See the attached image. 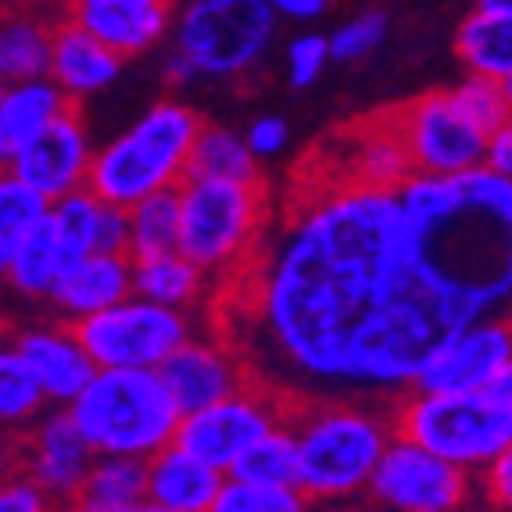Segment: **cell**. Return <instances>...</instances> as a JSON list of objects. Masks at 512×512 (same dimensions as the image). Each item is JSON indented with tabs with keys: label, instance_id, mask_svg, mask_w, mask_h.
Here are the masks:
<instances>
[{
	"label": "cell",
	"instance_id": "26",
	"mask_svg": "<svg viewBox=\"0 0 512 512\" xmlns=\"http://www.w3.org/2000/svg\"><path fill=\"white\" fill-rule=\"evenodd\" d=\"M61 269H65V255H61L58 233H54L51 219L43 215L33 230L26 233V240L15 248V255H11L8 269H4L0 280L8 283L18 298L47 301Z\"/></svg>",
	"mask_w": 512,
	"mask_h": 512
},
{
	"label": "cell",
	"instance_id": "25",
	"mask_svg": "<svg viewBox=\"0 0 512 512\" xmlns=\"http://www.w3.org/2000/svg\"><path fill=\"white\" fill-rule=\"evenodd\" d=\"M183 180H233V183H262L258 158L248 151L244 137L226 126L201 122L194 133V144L187 151Z\"/></svg>",
	"mask_w": 512,
	"mask_h": 512
},
{
	"label": "cell",
	"instance_id": "28",
	"mask_svg": "<svg viewBox=\"0 0 512 512\" xmlns=\"http://www.w3.org/2000/svg\"><path fill=\"white\" fill-rule=\"evenodd\" d=\"M51 65V26L29 15L0 18V79L22 83V79L47 76Z\"/></svg>",
	"mask_w": 512,
	"mask_h": 512
},
{
	"label": "cell",
	"instance_id": "9",
	"mask_svg": "<svg viewBox=\"0 0 512 512\" xmlns=\"http://www.w3.org/2000/svg\"><path fill=\"white\" fill-rule=\"evenodd\" d=\"M477 491V473L427 452L423 444L394 434L369 473L366 495L373 505L398 512H455Z\"/></svg>",
	"mask_w": 512,
	"mask_h": 512
},
{
	"label": "cell",
	"instance_id": "6",
	"mask_svg": "<svg viewBox=\"0 0 512 512\" xmlns=\"http://www.w3.org/2000/svg\"><path fill=\"white\" fill-rule=\"evenodd\" d=\"M265 226L262 183L180 180V237L176 251L205 273L233 269L248 258Z\"/></svg>",
	"mask_w": 512,
	"mask_h": 512
},
{
	"label": "cell",
	"instance_id": "39",
	"mask_svg": "<svg viewBox=\"0 0 512 512\" xmlns=\"http://www.w3.org/2000/svg\"><path fill=\"white\" fill-rule=\"evenodd\" d=\"M244 144H248V151L255 154L258 162L276 158V154H283L287 144H291V126L280 115H258L248 126V133H244Z\"/></svg>",
	"mask_w": 512,
	"mask_h": 512
},
{
	"label": "cell",
	"instance_id": "40",
	"mask_svg": "<svg viewBox=\"0 0 512 512\" xmlns=\"http://www.w3.org/2000/svg\"><path fill=\"white\" fill-rule=\"evenodd\" d=\"M94 251H108V255H129V215H126V208L101 201V208H97Z\"/></svg>",
	"mask_w": 512,
	"mask_h": 512
},
{
	"label": "cell",
	"instance_id": "41",
	"mask_svg": "<svg viewBox=\"0 0 512 512\" xmlns=\"http://www.w3.org/2000/svg\"><path fill=\"white\" fill-rule=\"evenodd\" d=\"M51 509V498L43 495L33 477L18 470L8 480H0V512H43Z\"/></svg>",
	"mask_w": 512,
	"mask_h": 512
},
{
	"label": "cell",
	"instance_id": "33",
	"mask_svg": "<svg viewBox=\"0 0 512 512\" xmlns=\"http://www.w3.org/2000/svg\"><path fill=\"white\" fill-rule=\"evenodd\" d=\"M97 208H101V197L90 187L69 190V194L54 197L51 205H47V219H51L54 233H58L65 265H69L72 258H83L94 251Z\"/></svg>",
	"mask_w": 512,
	"mask_h": 512
},
{
	"label": "cell",
	"instance_id": "32",
	"mask_svg": "<svg viewBox=\"0 0 512 512\" xmlns=\"http://www.w3.org/2000/svg\"><path fill=\"white\" fill-rule=\"evenodd\" d=\"M47 205H51L47 197L36 194L29 183H22L15 172L0 165V276L26 233L47 215Z\"/></svg>",
	"mask_w": 512,
	"mask_h": 512
},
{
	"label": "cell",
	"instance_id": "27",
	"mask_svg": "<svg viewBox=\"0 0 512 512\" xmlns=\"http://www.w3.org/2000/svg\"><path fill=\"white\" fill-rule=\"evenodd\" d=\"M455 51H459L462 65L477 76L512 83V15L473 11L459 26Z\"/></svg>",
	"mask_w": 512,
	"mask_h": 512
},
{
	"label": "cell",
	"instance_id": "14",
	"mask_svg": "<svg viewBox=\"0 0 512 512\" xmlns=\"http://www.w3.org/2000/svg\"><path fill=\"white\" fill-rule=\"evenodd\" d=\"M158 376L169 387L172 402L180 412L205 409V405L251 384L248 369H244V362H240V355L230 344L205 341V337H194V333L158 366Z\"/></svg>",
	"mask_w": 512,
	"mask_h": 512
},
{
	"label": "cell",
	"instance_id": "34",
	"mask_svg": "<svg viewBox=\"0 0 512 512\" xmlns=\"http://www.w3.org/2000/svg\"><path fill=\"white\" fill-rule=\"evenodd\" d=\"M305 505L308 498L301 495L298 487H273V484H251V480L222 477L212 512H298Z\"/></svg>",
	"mask_w": 512,
	"mask_h": 512
},
{
	"label": "cell",
	"instance_id": "42",
	"mask_svg": "<svg viewBox=\"0 0 512 512\" xmlns=\"http://www.w3.org/2000/svg\"><path fill=\"white\" fill-rule=\"evenodd\" d=\"M477 480L484 484V495L491 505H509L512 502V448L502 455H495V459L487 462V466H480L477 470Z\"/></svg>",
	"mask_w": 512,
	"mask_h": 512
},
{
	"label": "cell",
	"instance_id": "1",
	"mask_svg": "<svg viewBox=\"0 0 512 512\" xmlns=\"http://www.w3.org/2000/svg\"><path fill=\"white\" fill-rule=\"evenodd\" d=\"M462 215L430 233L394 187L337 172L287 215L226 337L251 384L287 405L405 394L419 369L473 319L509 301V222Z\"/></svg>",
	"mask_w": 512,
	"mask_h": 512
},
{
	"label": "cell",
	"instance_id": "4",
	"mask_svg": "<svg viewBox=\"0 0 512 512\" xmlns=\"http://www.w3.org/2000/svg\"><path fill=\"white\" fill-rule=\"evenodd\" d=\"M65 409L94 455L133 459L165 448L183 416L158 369H97Z\"/></svg>",
	"mask_w": 512,
	"mask_h": 512
},
{
	"label": "cell",
	"instance_id": "46",
	"mask_svg": "<svg viewBox=\"0 0 512 512\" xmlns=\"http://www.w3.org/2000/svg\"><path fill=\"white\" fill-rule=\"evenodd\" d=\"M165 79H169L172 86H190V83H197L194 69H190L187 61H183V58H180V54H176V51H172L169 65H165Z\"/></svg>",
	"mask_w": 512,
	"mask_h": 512
},
{
	"label": "cell",
	"instance_id": "35",
	"mask_svg": "<svg viewBox=\"0 0 512 512\" xmlns=\"http://www.w3.org/2000/svg\"><path fill=\"white\" fill-rule=\"evenodd\" d=\"M452 97L484 133L512 122V83H505V79L470 72L459 86H452Z\"/></svg>",
	"mask_w": 512,
	"mask_h": 512
},
{
	"label": "cell",
	"instance_id": "29",
	"mask_svg": "<svg viewBox=\"0 0 512 512\" xmlns=\"http://www.w3.org/2000/svg\"><path fill=\"white\" fill-rule=\"evenodd\" d=\"M129 215V258L176 251L180 237V183L140 197L126 208Z\"/></svg>",
	"mask_w": 512,
	"mask_h": 512
},
{
	"label": "cell",
	"instance_id": "22",
	"mask_svg": "<svg viewBox=\"0 0 512 512\" xmlns=\"http://www.w3.org/2000/svg\"><path fill=\"white\" fill-rule=\"evenodd\" d=\"M69 505L79 512H147V462L94 455Z\"/></svg>",
	"mask_w": 512,
	"mask_h": 512
},
{
	"label": "cell",
	"instance_id": "8",
	"mask_svg": "<svg viewBox=\"0 0 512 512\" xmlns=\"http://www.w3.org/2000/svg\"><path fill=\"white\" fill-rule=\"evenodd\" d=\"M69 326L97 369H158L194 333L183 308L154 305L137 294Z\"/></svg>",
	"mask_w": 512,
	"mask_h": 512
},
{
	"label": "cell",
	"instance_id": "24",
	"mask_svg": "<svg viewBox=\"0 0 512 512\" xmlns=\"http://www.w3.org/2000/svg\"><path fill=\"white\" fill-rule=\"evenodd\" d=\"M341 172L348 180L366 183V187H398L412 172L409 154L402 147V137L394 129L391 115L376 119L362 133H355V144L348 147Z\"/></svg>",
	"mask_w": 512,
	"mask_h": 512
},
{
	"label": "cell",
	"instance_id": "30",
	"mask_svg": "<svg viewBox=\"0 0 512 512\" xmlns=\"http://www.w3.org/2000/svg\"><path fill=\"white\" fill-rule=\"evenodd\" d=\"M226 477L251 480V484H273V487H298V444L287 416L269 427L248 452L230 466Z\"/></svg>",
	"mask_w": 512,
	"mask_h": 512
},
{
	"label": "cell",
	"instance_id": "16",
	"mask_svg": "<svg viewBox=\"0 0 512 512\" xmlns=\"http://www.w3.org/2000/svg\"><path fill=\"white\" fill-rule=\"evenodd\" d=\"M65 15L122 58H140L169 36L176 0H65Z\"/></svg>",
	"mask_w": 512,
	"mask_h": 512
},
{
	"label": "cell",
	"instance_id": "38",
	"mask_svg": "<svg viewBox=\"0 0 512 512\" xmlns=\"http://www.w3.org/2000/svg\"><path fill=\"white\" fill-rule=\"evenodd\" d=\"M326 65H330V43L323 33H301L287 43V83L294 90L316 86Z\"/></svg>",
	"mask_w": 512,
	"mask_h": 512
},
{
	"label": "cell",
	"instance_id": "10",
	"mask_svg": "<svg viewBox=\"0 0 512 512\" xmlns=\"http://www.w3.org/2000/svg\"><path fill=\"white\" fill-rule=\"evenodd\" d=\"M283 416H287V402L280 394L262 384H248L205 409L183 412L172 444H180L183 452H190L212 470L230 473L233 462Z\"/></svg>",
	"mask_w": 512,
	"mask_h": 512
},
{
	"label": "cell",
	"instance_id": "12",
	"mask_svg": "<svg viewBox=\"0 0 512 512\" xmlns=\"http://www.w3.org/2000/svg\"><path fill=\"white\" fill-rule=\"evenodd\" d=\"M505 369H512V326L505 316H484L419 369L412 391H480Z\"/></svg>",
	"mask_w": 512,
	"mask_h": 512
},
{
	"label": "cell",
	"instance_id": "21",
	"mask_svg": "<svg viewBox=\"0 0 512 512\" xmlns=\"http://www.w3.org/2000/svg\"><path fill=\"white\" fill-rule=\"evenodd\" d=\"M76 108L47 76L8 83L0 94V165H8L61 111Z\"/></svg>",
	"mask_w": 512,
	"mask_h": 512
},
{
	"label": "cell",
	"instance_id": "45",
	"mask_svg": "<svg viewBox=\"0 0 512 512\" xmlns=\"http://www.w3.org/2000/svg\"><path fill=\"white\" fill-rule=\"evenodd\" d=\"M22 466V444L11 437V430H0V480H8Z\"/></svg>",
	"mask_w": 512,
	"mask_h": 512
},
{
	"label": "cell",
	"instance_id": "18",
	"mask_svg": "<svg viewBox=\"0 0 512 512\" xmlns=\"http://www.w3.org/2000/svg\"><path fill=\"white\" fill-rule=\"evenodd\" d=\"M122 61H126L122 54L104 47L97 36L79 29L69 18L51 26V65H47V79L72 104L86 101V97L94 94H104L122 76Z\"/></svg>",
	"mask_w": 512,
	"mask_h": 512
},
{
	"label": "cell",
	"instance_id": "3",
	"mask_svg": "<svg viewBox=\"0 0 512 512\" xmlns=\"http://www.w3.org/2000/svg\"><path fill=\"white\" fill-rule=\"evenodd\" d=\"M391 430L477 473L512 448V369L480 391H409L391 412Z\"/></svg>",
	"mask_w": 512,
	"mask_h": 512
},
{
	"label": "cell",
	"instance_id": "37",
	"mask_svg": "<svg viewBox=\"0 0 512 512\" xmlns=\"http://www.w3.org/2000/svg\"><path fill=\"white\" fill-rule=\"evenodd\" d=\"M466 201L473 212L487 215V219L512 222V180L502 172L487 169V165H473V169L459 172Z\"/></svg>",
	"mask_w": 512,
	"mask_h": 512
},
{
	"label": "cell",
	"instance_id": "36",
	"mask_svg": "<svg viewBox=\"0 0 512 512\" xmlns=\"http://www.w3.org/2000/svg\"><path fill=\"white\" fill-rule=\"evenodd\" d=\"M387 29H391V22H387L384 11H362V15L348 18V22H341V26L326 36V43H330V61H337V65H355V61L369 58V54L387 40Z\"/></svg>",
	"mask_w": 512,
	"mask_h": 512
},
{
	"label": "cell",
	"instance_id": "43",
	"mask_svg": "<svg viewBox=\"0 0 512 512\" xmlns=\"http://www.w3.org/2000/svg\"><path fill=\"white\" fill-rule=\"evenodd\" d=\"M480 165L502 172V176H512V122H505V126H498V129L487 133Z\"/></svg>",
	"mask_w": 512,
	"mask_h": 512
},
{
	"label": "cell",
	"instance_id": "48",
	"mask_svg": "<svg viewBox=\"0 0 512 512\" xmlns=\"http://www.w3.org/2000/svg\"><path fill=\"white\" fill-rule=\"evenodd\" d=\"M0 341H8V333H4V323H0Z\"/></svg>",
	"mask_w": 512,
	"mask_h": 512
},
{
	"label": "cell",
	"instance_id": "17",
	"mask_svg": "<svg viewBox=\"0 0 512 512\" xmlns=\"http://www.w3.org/2000/svg\"><path fill=\"white\" fill-rule=\"evenodd\" d=\"M11 348L33 369L47 405H69L86 387V380L97 373L94 359L86 355V348L79 344V337L72 333L69 323L33 326V330L15 333Z\"/></svg>",
	"mask_w": 512,
	"mask_h": 512
},
{
	"label": "cell",
	"instance_id": "11",
	"mask_svg": "<svg viewBox=\"0 0 512 512\" xmlns=\"http://www.w3.org/2000/svg\"><path fill=\"white\" fill-rule=\"evenodd\" d=\"M412 172H462L480 165L487 133L462 111L452 90H434L391 111Z\"/></svg>",
	"mask_w": 512,
	"mask_h": 512
},
{
	"label": "cell",
	"instance_id": "7",
	"mask_svg": "<svg viewBox=\"0 0 512 512\" xmlns=\"http://www.w3.org/2000/svg\"><path fill=\"white\" fill-rule=\"evenodd\" d=\"M276 22L269 0H190L176 22V54L197 79L244 76L273 43Z\"/></svg>",
	"mask_w": 512,
	"mask_h": 512
},
{
	"label": "cell",
	"instance_id": "31",
	"mask_svg": "<svg viewBox=\"0 0 512 512\" xmlns=\"http://www.w3.org/2000/svg\"><path fill=\"white\" fill-rule=\"evenodd\" d=\"M43 409L47 398L33 369L8 341H0V430H29Z\"/></svg>",
	"mask_w": 512,
	"mask_h": 512
},
{
	"label": "cell",
	"instance_id": "23",
	"mask_svg": "<svg viewBox=\"0 0 512 512\" xmlns=\"http://www.w3.org/2000/svg\"><path fill=\"white\" fill-rule=\"evenodd\" d=\"M129 287L137 298H147L154 305L169 308H194L205 298L208 273L201 265H194L180 251H162V255H144L133 258L129 265Z\"/></svg>",
	"mask_w": 512,
	"mask_h": 512
},
{
	"label": "cell",
	"instance_id": "5",
	"mask_svg": "<svg viewBox=\"0 0 512 512\" xmlns=\"http://www.w3.org/2000/svg\"><path fill=\"white\" fill-rule=\"evenodd\" d=\"M190 104L158 101L126 133L97 147L86 172V187L108 205L129 208L154 190L176 187L187 169V151L201 126Z\"/></svg>",
	"mask_w": 512,
	"mask_h": 512
},
{
	"label": "cell",
	"instance_id": "2",
	"mask_svg": "<svg viewBox=\"0 0 512 512\" xmlns=\"http://www.w3.org/2000/svg\"><path fill=\"white\" fill-rule=\"evenodd\" d=\"M287 423L298 444V491L308 502H348L366 495L369 473L391 441V416L359 402L287 405Z\"/></svg>",
	"mask_w": 512,
	"mask_h": 512
},
{
	"label": "cell",
	"instance_id": "44",
	"mask_svg": "<svg viewBox=\"0 0 512 512\" xmlns=\"http://www.w3.org/2000/svg\"><path fill=\"white\" fill-rule=\"evenodd\" d=\"M269 8L287 22H316L330 11V0H269Z\"/></svg>",
	"mask_w": 512,
	"mask_h": 512
},
{
	"label": "cell",
	"instance_id": "20",
	"mask_svg": "<svg viewBox=\"0 0 512 512\" xmlns=\"http://www.w3.org/2000/svg\"><path fill=\"white\" fill-rule=\"evenodd\" d=\"M147 512H212L226 473L212 470L180 444L147 455Z\"/></svg>",
	"mask_w": 512,
	"mask_h": 512
},
{
	"label": "cell",
	"instance_id": "49",
	"mask_svg": "<svg viewBox=\"0 0 512 512\" xmlns=\"http://www.w3.org/2000/svg\"><path fill=\"white\" fill-rule=\"evenodd\" d=\"M4 86H8V83H4V79H0V94H4Z\"/></svg>",
	"mask_w": 512,
	"mask_h": 512
},
{
	"label": "cell",
	"instance_id": "15",
	"mask_svg": "<svg viewBox=\"0 0 512 512\" xmlns=\"http://www.w3.org/2000/svg\"><path fill=\"white\" fill-rule=\"evenodd\" d=\"M18 444H22V466L18 470L40 484L51 505H69L86 466L94 459L90 444L83 441V434L72 423L69 409L61 405L58 412H40V419L29 427L26 441Z\"/></svg>",
	"mask_w": 512,
	"mask_h": 512
},
{
	"label": "cell",
	"instance_id": "19",
	"mask_svg": "<svg viewBox=\"0 0 512 512\" xmlns=\"http://www.w3.org/2000/svg\"><path fill=\"white\" fill-rule=\"evenodd\" d=\"M129 265H133L129 255H108V251H90L83 258H72L58 273L47 301H51L54 312L65 323H76V319L101 312V308L133 294V287H129Z\"/></svg>",
	"mask_w": 512,
	"mask_h": 512
},
{
	"label": "cell",
	"instance_id": "13",
	"mask_svg": "<svg viewBox=\"0 0 512 512\" xmlns=\"http://www.w3.org/2000/svg\"><path fill=\"white\" fill-rule=\"evenodd\" d=\"M90 158H94V144H90L86 122L76 108H69L61 111L58 119L47 122L4 169L15 172L18 180L29 183L36 194L54 201L69 190L86 187Z\"/></svg>",
	"mask_w": 512,
	"mask_h": 512
},
{
	"label": "cell",
	"instance_id": "47",
	"mask_svg": "<svg viewBox=\"0 0 512 512\" xmlns=\"http://www.w3.org/2000/svg\"><path fill=\"white\" fill-rule=\"evenodd\" d=\"M477 11H487V15H512V0H477Z\"/></svg>",
	"mask_w": 512,
	"mask_h": 512
}]
</instances>
